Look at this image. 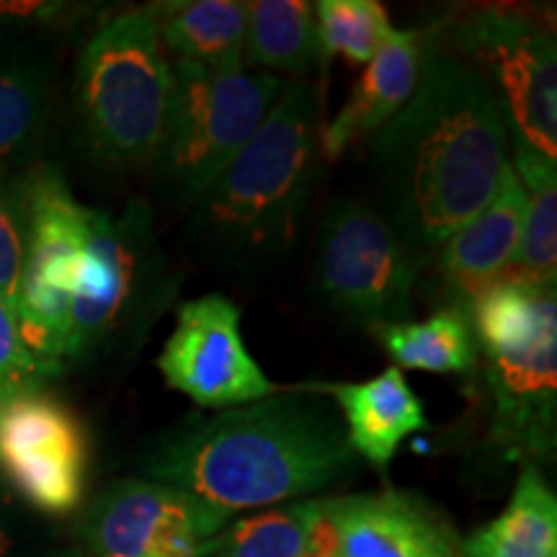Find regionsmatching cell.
Masks as SVG:
<instances>
[{
  "instance_id": "2e32d148",
  "label": "cell",
  "mask_w": 557,
  "mask_h": 557,
  "mask_svg": "<svg viewBox=\"0 0 557 557\" xmlns=\"http://www.w3.org/2000/svg\"><path fill=\"white\" fill-rule=\"evenodd\" d=\"M426 34L398 32L380 47L338 114L320 132V156L336 160L354 145L372 139L416 94L426 65Z\"/></svg>"
},
{
  "instance_id": "d6986e66",
  "label": "cell",
  "mask_w": 557,
  "mask_h": 557,
  "mask_svg": "<svg viewBox=\"0 0 557 557\" xmlns=\"http://www.w3.org/2000/svg\"><path fill=\"white\" fill-rule=\"evenodd\" d=\"M52 101V65L45 52L0 41V165L32 152Z\"/></svg>"
},
{
  "instance_id": "603a6c76",
  "label": "cell",
  "mask_w": 557,
  "mask_h": 557,
  "mask_svg": "<svg viewBox=\"0 0 557 557\" xmlns=\"http://www.w3.org/2000/svg\"><path fill=\"white\" fill-rule=\"evenodd\" d=\"M511 143V169L527 197L524 227L513 271L534 284H555L557 276V160L532 150L519 139Z\"/></svg>"
},
{
  "instance_id": "9a60e30c",
  "label": "cell",
  "mask_w": 557,
  "mask_h": 557,
  "mask_svg": "<svg viewBox=\"0 0 557 557\" xmlns=\"http://www.w3.org/2000/svg\"><path fill=\"white\" fill-rule=\"evenodd\" d=\"M524 212V189L508 163L491 205L436 250L438 269L455 308L470 312L475 299L513 267Z\"/></svg>"
},
{
  "instance_id": "f1b7e54d",
  "label": "cell",
  "mask_w": 557,
  "mask_h": 557,
  "mask_svg": "<svg viewBox=\"0 0 557 557\" xmlns=\"http://www.w3.org/2000/svg\"><path fill=\"white\" fill-rule=\"evenodd\" d=\"M60 557H90L86 549H75V553H65V555H60Z\"/></svg>"
},
{
  "instance_id": "9c48e42d",
  "label": "cell",
  "mask_w": 557,
  "mask_h": 557,
  "mask_svg": "<svg viewBox=\"0 0 557 557\" xmlns=\"http://www.w3.org/2000/svg\"><path fill=\"white\" fill-rule=\"evenodd\" d=\"M459 60L475 70L504 114L508 139L557 160V52L545 21L517 9L470 11L449 26Z\"/></svg>"
},
{
  "instance_id": "44dd1931",
  "label": "cell",
  "mask_w": 557,
  "mask_h": 557,
  "mask_svg": "<svg viewBox=\"0 0 557 557\" xmlns=\"http://www.w3.org/2000/svg\"><path fill=\"white\" fill-rule=\"evenodd\" d=\"M248 29L243 62L259 73H292L308 78L320 62L312 3L305 0H259L246 3Z\"/></svg>"
},
{
  "instance_id": "484cf974",
  "label": "cell",
  "mask_w": 557,
  "mask_h": 557,
  "mask_svg": "<svg viewBox=\"0 0 557 557\" xmlns=\"http://www.w3.org/2000/svg\"><path fill=\"white\" fill-rule=\"evenodd\" d=\"M26 256V201L24 181L0 165V299L16 315L21 271Z\"/></svg>"
},
{
  "instance_id": "8992f818",
  "label": "cell",
  "mask_w": 557,
  "mask_h": 557,
  "mask_svg": "<svg viewBox=\"0 0 557 557\" xmlns=\"http://www.w3.org/2000/svg\"><path fill=\"white\" fill-rule=\"evenodd\" d=\"M284 81L269 73L171 62V94L148 171L152 197L189 209L267 122Z\"/></svg>"
},
{
  "instance_id": "5b68a950",
  "label": "cell",
  "mask_w": 557,
  "mask_h": 557,
  "mask_svg": "<svg viewBox=\"0 0 557 557\" xmlns=\"http://www.w3.org/2000/svg\"><path fill=\"white\" fill-rule=\"evenodd\" d=\"M470 323L493 398V442L527 465L549 457L557 413L555 284L506 271L475 299Z\"/></svg>"
},
{
  "instance_id": "cb8c5ba5",
  "label": "cell",
  "mask_w": 557,
  "mask_h": 557,
  "mask_svg": "<svg viewBox=\"0 0 557 557\" xmlns=\"http://www.w3.org/2000/svg\"><path fill=\"white\" fill-rule=\"evenodd\" d=\"M320 508L323 500H295L227 524L212 542L209 557H302Z\"/></svg>"
},
{
  "instance_id": "8fae6325",
  "label": "cell",
  "mask_w": 557,
  "mask_h": 557,
  "mask_svg": "<svg viewBox=\"0 0 557 557\" xmlns=\"http://www.w3.org/2000/svg\"><path fill=\"white\" fill-rule=\"evenodd\" d=\"M230 517L181 487L129 478L90 500L78 537L90 557H209Z\"/></svg>"
},
{
  "instance_id": "6da1fadb",
  "label": "cell",
  "mask_w": 557,
  "mask_h": 557,
  "mask_svg": "<svg viewBox=\"0 0 557 557\" xmlns=\"http://www.w3.org/2000/svg\"><path fill=\"white\" fill-rule=\"evenodd\" d=\"M511 143L491 88L451 52H429L416 94L372 137L377 212L423 259L496 197Z\"/></svg>"
},
{
  "instance_id": "4316f807",
  "label": "cell",
  "mask_w": 557,
  "mask_h": 557,
  "mask_svg": "<svg viewBox=\"0 0 557 557\" xmlns=\"http://www.w3.org/2000/svg\"><path fill=\"white\" fill-rule=\"evenodd\" d=\"M47 380L18 333L16 315L0 299V406L24 393H34Z\"/></svg>"
},
{
  "instance_id": "ba28073f",
  "label": "cell",
  "mask_w": 557,
  "mask_h": 557,
  "mask_svg": "<svg viewBox=\"0 0 557 557\" xmlns=\"http://www.w3.org/2000/svg\"><path fill=\"white\" fill-rule=\"evenodd\" d=\"M423 259L372 205L336 199L315 240L318 295L341 320L359 329L406 323Z\"/></svg>"
},
{
  "instance_id": "52a82bcc",
  "label": "cell",
  "mask_w": 557,
  "mask_h": 557,
  "mask_svg": "<svg viewBox=\"0 0 557 557\" xmlns=\"http://www.w3.org/2000/svg\"><path fill=\"white\" fill-rule=\"evenodd\" d=\"M171 94V60L145 9L90 34L75 67V109L90 152L111 171L148 169Z\"/></svg>"
},
{
  "instance_id": "e0dca14e",
  "label": "cell",
  "mask_w": 557,
  "mask_h": 557,
  "mask_svg": "<svg viewBox=\"0 0 557 557\" xmlns=\"http://www.w3.org/2000/svg\"><path fill=\"white\" fill-rule=\"evenodd\" d=\"M302 387L336 400L344 413L348 447L377 468H387L400 444L426 429L423 403L398 367H389L367 382H312Z\"/></svg>"
},
{
  "instance_id": "7c38bea8",
  "label": "cell",
  "mask_w": 557,
  "mask_h": 557,
  "mask_svg": "<svg viewBox=\"0 0 557 557\" xmlns=\"http://www.w3.org/2000/svg\"><path fill=\"white\" fill-rule=\"evenodd\" d=\"M158 369L201 408H240L276 393L243 341L238 305L218 292L181 305Z\"/></svg>"
},
{
  "instance_id": "4fadbf2b",
  "label": "cell",
  "mask_w": 557,
  "mask_h": 557,
  "mask_svg": "<svg viewBox=\"0 0 557 557\" xmlns=\"http://www.w3.org/2000/svg\"><path fill=\"white\" fill-rule=\"evenodd\" d=\"M0 472L39 511H75L86 496V429L65 403L39 389L11 398L0 406Z\"/></svg>"
},
{
  "instance_id": "3957f363",
  "label": "cell",
  "mask_w": 557,
  "mask_h": 557,
  "mask_svg": "<svg viewBox=\"0 0 557 557\" xmlns=\"http://www.w3.org/2000/svg\"><path fill=\"white\" fill-rule=\"evenodd\" d=\"M320 101L308 78L284 83L267 122L189 209L197 259L259 274L287 259L320 176Z\"/></svg>"
},
{
  "instance_id": "277c9868",
  "label": "cell",
  "mask_w": 557,
  "mask_h": 557,
  "mask_svg": "<svg viewBox=\"0 0 557 557\" xmlns=\"http://www.w3.org/2000/svg\"><path fill=\"white\" fill-rule=\"evenodd\" d=\"M178 284L148 201L132 199L116 218L88 207L65 361L137 351L176 302Z\"/></svg>"
},
{
  "instance_id": "30bf717a",
  "label": "cell",
  "mask_w": 557,
  "mask_h": 557,
  "mask_svg": "<svg viewBox=\"0 0 557 557\" xmlns=\"http://www.w3.org/2000/svg\"><path fill=\"white\" fill-rule=\"evenodd\" d=\"M24 181L26 256L21 271L16 323L24 346L52 377L65 364L78 267L86 240L88 207L67 189L58 171H32Z\"/></svg>"
},
{
  "instance_id": "7a4b0ae2",
  "label": "cell",
  "mask_w": 557,
  "mask_h": 557,
  "mask_svg": "<svg viewBox=\"0 0 557 557\" xmlns=\"http://www.w3.org/2000/svg\"><path fill=\"white\" fill-rule=\"evenodd\" d=\"M354 459L338 410L310 389L292 387L178 423L156 438L143 472L233 513L323 491Z\"/></svg>"
},
{
  "instance_id": "ac0fdd59",
  "label": "cell",
  "mask_w": 557,
  "mask_h": 557,
  "mask_svg": "<svg viewBox=\"0 0 557 557\" xmlns=\"http://www.w3.org/2000/svg\"><path fill=\"white\" fill-rule=\"evenodd\" d=\"M165 52L181 62H197L212 70H243L248 9L235 0H169L150 3Z\"/></svg>"
},
{
  "instance_id": "5bb4252c",
  "label": "cell",
  "mask_w": 557,
  "mask_h": 557,
  "mask_svg": "<svg viewBox=\"0 0 557 557\" xmlns=\"http://www.w3.org/2000/svg\"><path fill=\"white\" fill-rule=\"evenodd\" d=\"M331 557H462V542L434 506L413 493L325 498Z\"/></svg>"
},
{
  "instance_id": "ffe728a7",
  "label": "cell",
  "mask_w": 557,
  "mask_h": 557,
  "mask_svg": "<svg viewBox=\"0 0 557 557\" xmlns=\"http://www.w3.org/2000/svg\"><path fill=\"white\" fill-rule=\"evenodd\" d=\"M462 557H557V498L537 465H527L498 519L462 542Z\"/></svg>"
},
{
  "instance_id": "83f0119b",
  "label": "cell",
  "mask_w": 557,
  "mask_h": 557,
  "mask_svg": "<svg viewBox=\"0 0 557 557\" xmlns=\"http://www.w3.org/2000/svg\"><path fill=\"white\" fill-rule=\"evenodd\" d=\"M9 549V532H5V521H3V504H0V557L5 555Z\"/></svg>"
},
{
  "instance_id": "7402d4cb",
  "label": "cell",
  "mask_w": 557,
  "mask_h": 557,
  "mask_svg": "<svg viewBox=\"0 0 557 557\" xmlns=\"http://www.w3.org/2000/svg\"><path fill=\"white\" fill-rule=\"evenodd\" d=\"M372 333L400 372L416 369L431 374H468L480 359L470 312L455 305L436 310L426 320L382 325Z\"/></svg>"
},
{
  "instance_id": "d4e9b609",
  "label": "cell",
  "mask_w": 557,
  "mask_h": 557,
  "mask_svg": "<svg viewBox=\"0 0 557 557\" xmlns=\"http://www.w3.org/2000/svg\"><path fill=\"white\" fill-rule=\"evenodd\" d=\"M320 60L341 58L367 67L393 34L387 11L374 0H320L312 5Z\"/></svg>"
}]
</instances>
